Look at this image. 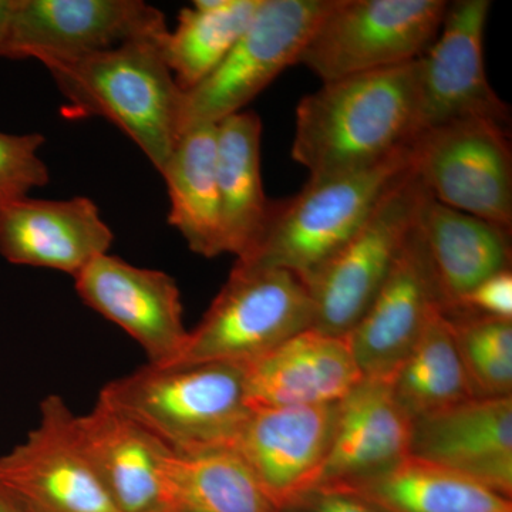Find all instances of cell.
Instances as JSON below:
<instances>
[{
    "label": "cell",
    "mask_w": 512,
    "mask_h": 512,
    "mask_svg": "<svg viewBox=\"0 0 512 512\" xmlns=\"http://www.w3.org/2000/svg\"><path fill=\"white\" fill-rule=\"evenodd\" d=\"M409 167L407 148L375 167L316 183L308 181L288 200H272L261 235L235 264L285 269L308 286Z\"/></svg>",
    "instance_id": "4"
},
{
    "label": "cell",
    "mask_w": 512,
    "mask_h": 512,
    "mask_svg": "<svg viewBox=\"0 0 512 512\" xmlns=\"http://www.w3.org/2000/svg\"><path fill=\"white\" fill-rule=\"evenodd\" d=\"M97 402L136 423L178 456L231 448L251 409L244 365L140 367L104 384Z\"/></svg>",
    "instance_id": "3"
},
{
    "label": "cell",
    "mask_w": 512,
    "mask_h": 512,
    "mask_svg": "<svg viewBox=\"0 0 512 512\" xmlns=\"http://www.w3.org/2000/svg\"><path fill=\"white\" fill-rule=\"evenodd\" d=\"M437 306L439 292L414 224L375 301L346 336L363 377L392 379Z\"/></svg>",
    "instance_id": "15"
},
{
    "label": "cell",
    "mask_w": 512,
    "mask_h": 512,
    "mask_svg": "<svg viewBox=\"0 0 512 512\" xmlns=\"http://www.w3.org/2000/svg\"><path fill=\"white\" fill-rule=\"evenodd\" d=\"M413 419L392 379L363 377L338 403L335 430L318 487H348L379 476L410 456Z\"/></svg>",
    "instance_id": "19"
},
{
    "label": "cell",
    "mask_w": 512,
    "mask_h": 512,
    "mask_svg": "<svg viewBox=\"0 0 512 512\" xmlns=\"http://www.w3.org/2000/svg\"><path fill=\"white\" fill-rule=\"evenodd\" d=\"M168 32L141 0H13L2 57L69 60Z\"/></svg>",
    "instance_id": "12"
},
{
    "label": "cell",
    "mask_w": 512,
    "mask_h": 512,
    "mask_svg": "<svg viewBox=\"0 0 512 512\" xmlns=\"http://www.w3.org/2000/svg\"><path fill=\"white\" fill-rule=\"evenodd\" d=\"M417 136V60L323 83L296 107L292 158L311 183L375 167Z\"/></svg>",
    "instance_id": "1"
},
{
    "label": "cell",
    "mask_w": 512,
    "mask_h": 512,
    "mask_svg": "<svg viewBox=\"0 0 512 512\" xmlns=\"http://www.w3.org/2000/svg\"><path fill=\"white\" fill-rule=\"evenodd\" d=\"M262 123L241 111L217 124V184L225 254H248L264 229L271 201L261 175Z\"/></svg>",
    "instance_id": "22"
},
{
    "label": "cell",
    "mask_w": 512,
    "mask_h": 512,
    "mask_svg": "<svg viewBox=\"0 0 512 512\" xmlns=\"http://www.w3.org/2000/svg\"><path fill=\"white\" fill-rule=\"evenodd\" d=\"M308 286L292 272L235 264L174 366L247 365L312 328Z\"/></svg>",
    "instance_id": "5"
},
{
    "label": "cell",
    "mask_w": 512,
    "mask_h": 512,
    "mask_svg": "<svg viewBox=\"0 0 512 512\" xmlns=\"http://www.w3.org/2000/svg\"><path fill=\"white\" fill-rule=\"evenodd\" d=\"M330 0H262L255 18L217 69L183 92L180 136L241 113L276 77L299 62Z\"/></svg>",
    "instance_id": "7"
},
{
    "label": "cell",
    "mask_w": 512,
    "mask_h": 512,
    "mask_svg": "<svg viewBox=\"0 0 512 512\" xmlns=\"http://www.w3.org/2000/svg\"><path fill=\"white\" fill-rule=\"evenodd\" d=\"M160 174L170 195L168 222L188 248L204 258L225 254L217 184V124L181 134Z\"/></svg>",
    "instance_id": "23"
},
{
    "label": "cell",
    "mask_w": 512,
    "mask_h": 512,
    "mask_svg": "<svg viewBox=\"0 0 512 512\" xmlns=\"http://www.w3.org/2000/svg\"><path fill=\"white\" fill-rule=\"evenodd\" d=\"M63 397L40 404L39 424L0 456V487L23 512H120L86 460Z\"/></svg>",
    "instance_id": "11"
},
{
    "label": "cell",
    "mask_w": 512,
    "mask_h": 512,
    "mask_svg": "<svg viewBox=\"0 0 512 512\" xmlns=\"http://www.w3.org/2000/svg\"><path fill=\"white\" fill-rule=\"evenodd\" d=\"M284 512H384L375 504L342 488L316 487Z\"/></svg>",
    "instance_id": "31"
},
{
    "label": "cell",
    "mask_w": 512,
    "mask_h": 512,
    "mask_svg": "<svg viewBox=\"0 0 512 512\" xmlns=\"http://www.w3.org/2000/svg\"><path fill=\"white\" fill-rule=\"evenodd\" d=\"M448 318L456 332L458 349L474 397H512V356L497 350L467 320L453 316Z\"/></svg>",
    "instance_id": "28"
},
{
    "label": "cell",
    "mask_w": 512,
    "mask_h": 512,
    "mask_svg": "<svg viewBox=\"0 0 512 512\" xmlns=\"http://www.w3.org/2000/svg\"><path fill=\"white\" fill-rule=\"evenodd\" d=\"M77 295L116 323L143 348L148 365L174 366L188 332L177 282L157 269L140 268L104 254L74 276Z\"/></svg>",
    "instance_id": "13"
},
{
    "label": "cell",
    "mask_w": 512,
    "mask_h": 512,
    "mask_svg": "<svg viewBox=\"0 0 512 512\" xmlns=\"http://www.w3.org/2000/svg\"><path fill=\"white\" fill-rule=\"evenodd\" d=\"M12 6L13 0H0V57H2L3 45H5L6 33H8Z\"/></svg>",
    "instance_id": "32"
},
{
    "label": "cell",
    "mask_w": 512,
    "mask_h": 512,
    "mask_svg": "<svg viewBox=\"0 0 512 512\" xmlns=\"http://www.w3.org/2000/svg\"><path fill=\"white\" fill-rule=\"evenodd\" d=\"M490 0L448 3L439 35L417 59V136L453 121L510 123V107L485 72L484 36Z\"/></svg>",
    "instance_id": "10"
},
{
    "label": "cell",
    "mask_w": 512,
    "mask_h": 512,
    "mask_svg": "<svg viewBox=\"0 0 512 512\" xmlns=\"http://www.w3.org/2000/svg\"><path fill=\"white\" fill-rule=\"evenodd\" d=\"M448 313L512 320V272H498L464 295Z\"/></svg>",
    "instance_id": "30"
},
{
    "label": "cell",
    "mask_w": 512,
    "mask_h": 512,
    "mask_svg": "<svg viewBox=\"0 0 512 512\" xmlns=\"http://www.w3.org/2000/svg\"><path fill=\"white\" fill-rule=\"evenodd\" d=\"M410 454L511 498L512 397H474L414 420Z\"/></svg>",
    "instance_id": "18"
},
{
    "label": "cell",
    "mask_w": 512,
    "mask_h": 512,
    "mask_svg": "<svg viewBox=\"0 0 512 512\" xmlns=\"http://www.w3.org/2000/svg\"><path fill=\"white\" fill-rule=\"evenodd\" d=\"M426 194L409 167L348 244L309 282L313 329L338 338L355 329L392 271Z\"/></svg>",
    "instance_id": "8"
},
{
    "label": "cell",
    "mask_w": 512,
    "mask_h": 512,
    "mask_svg": "<svg viewBox=\"0 0 512 512\" xmlns=\"http://www.w3.org/2000/svg\"><path fill=\"white\" fill-rule=\"evenodd\" d=\"M262 0H195L161 40V55L181 92L210 76L255 18Z\"/></svg>",
    "instance_id": "27"
},
{
    "label": "cell",
    "mask_w": 512,
    "mask_h": 512,
    "mask_svg": "<svg viewBox=\"0 0 512 512\" xmlns=\"http://www.w3.org/2000/svg\"><path fill=\"white\" fill-rule=\"evenodd\" d=\"M113 231L90 198L22 200L0 208V255L16 265L64 272L73 278L107 254Z\"/></svg>",
    "instance_id": "16"
},
{
    "label": "cell",
    "mask_w": 512,
    "mask_h": 512,
    "mask_svg": "<svg viewBox=\"0 0 512 512\" xmlns=\"http://www.w3.org/2000/svg\"><path fill=\"white\" fill-rule=\"evenodd\" d=\"M447 8L446 0H330L298 63L328 83L414 62Z\"/></svg>",
    "instance_id": "6"
},
{
    "label": "cell",
    "mask_w": 512,
    "mask_h": 512,
    "mask_svg": "<svg viewBox=\"0 0 512 512\" xmlns=\"http://www.w3.org/2000/svg\"><path fill=\"white\" fill-rule=\"evenodd\" d=\"M74 436L120 512L167 511L165 467L173 456L136 423L96 402L74 414Z\"/></svg>",
    "instance_id": "20"
},
{
    "label": "cell",
    "mask_w": 512,
    "mask_h": 512,
    "mask_svg": "<svg viewBox=\"0 0 512 512\" xmlns=\"http://www.w3.org/2000/svg\"><path fill=\"white\" fill-rule=\"evenodd\" d=\"M338 403L252 409L231 448L244 460L276 510L284 512L318 487Z\"/></svg>",
    "instance_id": "14"
},
{
    "label": "cell",
    "mask_w": 512,
    "mask_h": 512,
    "mask_svg": "<svg viewBox=\"0 0 512 512\" xmlns=\"http://www.w3.org/2000/svg\"><path fill=\"white\" fill-rule=\"evenodd\" d=\"M160 512H174V511H160Z\"/></svg>",
    "instance_id": "34"
},
{
    "label": "cell",
    "mask_w": 512,
    "mask_h": 512,
    "mask_svg": "<svg viewBox=\"0 0 512 512\" xmlns=\"http://www.w3.org/2000/svg\"><path fill=\"white\" fill-rule=\"evenodd\" d=\"M410 167L434 200L512 231V151L507 127L468 119L421 131Z\"/></svg>",
    "instance_id": "9"
},
{
    "label": "cell",
    "mask_w": 512,
    "mask_h": 512,
    "mask_svg": "<svg viewBox=\"0 0 512 512\" xmlns=\"http://www.w3.org/2000/svg\"><path fill=\"white\" fill-rule=\"evenodd\" d=\"M163 36L141 37L45 66L70 119L103 117L120 128L161 173L180 138V87L161 55Z\"/></svg>",
    "instance_id": "2"
},
{
    "label": "cell",
    "mask_w": 512,
    "mask_h": 512,
    "mask_svg": "<svg viewBox=\"0 0 512 512\" xmlns=\"http://www.w3.org/2000/svg\"><path fill=\"white\" fill-rule=\"evenodd\" d=\"M165 505L174 512H279L234 448L173 454L165 467Z\"/></svg>",
    "instance_id": "26"
},
{
    "label": "cell",
    "mask_w": 512,
    "mask_h": 512,
    "mask_svg": "<svg viewBox=\"0 0 512 512\" xmlns=\"http://www.w3.org/2000/svg\"><path fill=\"white\" fill-rule=\"evenodd\" d=\"M249 409L336 404L362 382L348 338L309 328L244 365Z\"/></svg>",
    "instance_id": "17"
},
{
    "label": "cell",
    "mask_w": 512,
    "mask_h": 512,
    "mask_svg": "<svg viewBox=\"0 0 512 512\" xmlns=\"http://www.w3.org/2000/svg\"><path fill=\"white\" fill-rule=\"evenodd\" d=\"M416 228L443 311L453 309L484 279L511 269V232L447 207L429 192L421 202Z\"/></svg>",
    "instance_id": "21"
},
{
    "label": "cell",
    "mask_w": 512,
    "mask_h": 512,
    "mask_svg": "<svg viewBox=\"0 0 512 512\" xmlns=\"http://www.w3.org/2000/svg\"><path fill=\"white\" fill-rule=\"evenodd\" d=\"M384 512H512L511 498L412 454L384 473L348 485Z\"/></svg>",
    "instance_id": "24"
},
{
    "label": "cell",
    "mask_w": 512,
    "mask_h": 512,
    "mask_svg": "<svg viewBox=\"0 0 512 512\" xmlns=\"http://www.w3.org/2000/svg\"><path fill=\"white\" fill-rule=\"evenodd\" d=\"M392 389L413 421L474 399L453 323L441 306L430 313L412 350L394 373Z\"/></svg>",
    "instance_id": "25"
},
{
    "label": "cell",
    "mask_w": 512,
    "mask_h": 512,
    "mask_svg": "<svg viewBox=\"0 0 512 512\" xmlns=\"http://www.w3.org/2000/svg\"><path fill=\"white\" fill-rule=\"evenodd\" d=\"M43 144L45 137L39 133L0 131V208L49 183V168L39 157Z\"/></svg>",
    "instance_id": "29"
},
{
    "label": "cell",
    "mask_w": 512,
    "mask_h": 512,
    "mask_svg": "<svg viewBox=\"0 0 512 512\" xmlns=\"http://www.w3.org/2000/svg\"><path fill=\"white\" fill-rule=\"evenodd\" d=\"M0 512H23L2 487H0Z\"/></svg>",
    "instance_id": "33"
}]
</instances>
